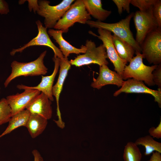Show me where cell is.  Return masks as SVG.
Segmentation results:
<instances>
[{
  "label": "cell",
  "instance_id": "1",
  "mask_svg": "<svg viewBox=\"0 0 161 161\" xmlns=\"http://www.w3.org/2000/svg\"><path fill=\"white\" fill-rule=\"evenodd\" d=\"M134 13L129 14L126 18L118 22L108 23L97 21L89 20L86 23L91 28L108 30L119 38L131 45L135 50V53H141V48L134 37L130 28V22Z\"/></svg>",
  "mask_w": 161,
  "mask_h": 161
},
{
  "label": "cell",
  "instance_id": "2",
  "mask_svg": "<svg viewBox=\"0 0 161 161\" xmlns=\"http://www.w3.org/2000/svg\"><path fill=\"white\" fill-rule=\"evenodd\" d=\"M45 50L34 61L29 62H20L13 61L11 64L10 74L5 80L4 85L7 87L10 83L16 78L21 76L43 75L47 72L48 69L44 63V59L47 54Z\"/></svg>",
  "mask_w": 161,
  "mask_h": 161
},
{
  "label": "cell",
  "instance_id": "3",
  "mask_svg": "<svg viewBox=\"0 0 161 161\" xmlns=\"http://www.w3.org/2000/svg\"><path fill=\"white\" fill-rule=\"evenodd\" d=\"M129 61L128 65L124 68L122 78L126 80L129 78H134L138 80L144 81L149 86L155 85L153 80L152 73L157 68V65L151 66L144 64L143 62L144 57L141 53H136Z\"/></svg>",
  "mask_w": 161,
  "mask_h": 161
},
{
  "label": "cell",
  "instance_id": "4",
  "mask_svg": "<svg viewBox=\"0 0 161 161\" xmlns=\"http://www.w3.org/2000/svg\"><path fill=\"white\" fill-rule=\"evenodd\" d=\"M91 17L87 11L83 0H75L54 28L63 33L68 32L69 28L76 23L86 24Z\"/></svg>",
  "mask_w": 161,
  "mask_h": 161
},
{
  "label": "cell",
  "instance_id": "5",
  "mask_svg": "<svg viewBox=\"0 0 161 161\" xmlns=\"http://www.w3.org/2000/svg\"><path fill=\"white\" fill-rule=\"evenodd\" d=\"M75 1L63 0L57 5L51 6L49 1L38 0L39 7L36 13L44 18L45 27L52 29Z\"/></svg>",
  "mask_w": 161,
  "mask_h": 161
},
{
  "label": "cell",
  "instance_id": "6",
  "mask_svg": "<svg viewBox=\"0 0 161 161\" xmlns=\"http://www.w3.org/2000/svg\"><path fill=\"white\" fill-rule=\"evenodd\" d=\"M85 46L86 48V52L69 61L71 65L80 67L91 64H97L99 66L109 64L106 49L103 44L97 47L94 41L87 40Z\"/></svg>",
  "mask_w": 161,
  "mask_h": 161
},
{
  "label": "cell",
  "instance_id": "7",
  "mask_svg": "<svg viewBox=\"0 0 161 161\" xmlns=\"http://www.w3.org/2000/svg\"><path fill=\"white\" fill-rule=\"evenodd\" d=\"M152 7L145 11H137L134 14L133 20L136 30L135 40L140 46L146 36L159 27L153 14Z\"/></svg>",
  "mask_w": 161,
  "mask_h": 161
},
{
  "label": "cell",
  "instance_id": "8",
  "mask_svg": "<svg viewBox=\"0 0 161 161\" xmlns=\"http://www.w3.org/2000/svg\"><path fill=\"white\" fill-rule=\"evenodd\" d=\"M141 53L150 64H161V28L148 34L140 46Z\"/></svg>",
  "mask_w": 161,
  "mask_h": 161
},
{
  "label": "cell",
  "instance_id": "9",
  "mask_svg": "<svg viewBox=\"0 0 161 161\" xmlns=\"http://www.w3.org/2000/svg\"><path fill=\"white\" fill-rule=\"evenodd\" d=\"M99 35H97L91 31L89 33L100 40L105 47L108 58L113 64L114 70L122 78L126 64L120 57L116 50L112 40V32L106 30L98 29Z\"/></svg>",
  "mask_w": 161,
  "mask_h": 161
},
{
  "label": "cell",
  "instance_id": "10",
  "mask_svg": "<svg viewBox=\"0 0 161 161\" xmlns=\"http://www.w3.org/2000/svg\"><path fill=\"white\" fill-rule=\"evenodd\" d=\"M38 30L37 35L27 44L21 47L16 49H13L10 52L11 55L13 56L17 52H21L25 49L34 46H45L51 48L53 51L54 57L60 59H63L64 56L60 50L52 42L48 35L47 29L44 27L43 24L39 20L36 21Z\"/></svg>",
  "mask_w": 161,
  "mask_h": 161
},
{
  "label": "cell",
  "instance_id": "11",
  "mask_svg": "<svg viewBox=\"0 0 161 161\" xmlns=\"http://www.w3.org/2000/svg\"><path fill=\"white\" fill-rule=\"evenodd\" d=\"M122 93L148 94L152 95L155 102L161 107V90H154L147 87L144 82L134 78H129L124 81L121 87L114 92V96H118Z\"/></svg>",
  "mask_w": 161,
  "mask_h": 161
},
{
  "label": "cell",
  "instance_id": "12",
  "mask_svg": "<svg viewBox=\"0 0 161 161\" xmlns=\"http://www.w3.org/2000/svg\"><path fill=\"white\" fill-rule=\"evenodd\" d=\"M21 93L7 97L6 99L12 111V116L26 109L27 107L41 92L32 89H26Z\"/></svg>",
  "mask_w": 161,
  "mask_h": 161
},
{
  "label": "cell",
  "instance_id": "13",
  "mask_svg": "<svg viewBox=\"0 0 161 161\" xmlns=\"http://www.w3.org/2000/svg\"><path fill=\"white\" fill-rule=\"evenodd\" d=\"M71 66V65L68 58H64L63 59H60L59 76L56 83L52 87V95L56 99L57 103V114L58 117V120H54V121L57 126L59 127H63L65 124L62 120L60 110L59 97L62 89L64 81Z\"/></svg>",
  "mask_w": 161,
  "mask_h": 161
},
{
  "label": "cell",
  "instance_id": "14",
  "mask_svg": "<svg viewBox=\"0 0 161 161\" xmlns=\"http://www.w3.org/2000/svg\"><path fill=\"white\" fill-rule=\"evenodd\" d=\"M53 60L54 62V67L53 72L50 75L44 76L41 75V82L37 86H29L22 84L18 85L17 88L20 90H24L26 89H37L45 94L51 101L54 100L52 89L54 81L57 74L60 64V59L54 57Z\"/></svg>",
  "mask_w": 161,
  "mask_h": 161
},
{
  "label": "cell",
  "instance_id": "15",
  "mask_svg": "<svg viewBox=\"0 0 161 161\" xmlns=\"http://www.w3.org/2000/svg\"><path fill=\"white\" fill-rule=\"evenodd\" d=\"M99 74L96 79L94 80L91 86L98 89L103 86L109 84L117 86L118 87H121L124 80L116 72L110 69L107 65L103 64L100 66Z\"/></svg>",
  "mask_w": 161,
  "mask_h": 161
},
{
  "label": "cell",
  "instance_id": "16",
  "mask_svg": "<svg viewBox=\"0 0 161 161\" xmlns=\"http://www.w3.org/2000/svg\"><path fill=\"white\" fill-rule=\"evenodd\" d=\"M52 102L44 94L41 92L27 107L26 109L31 114H38L47 120L52 116Z\"/></svg>",
  "mask_w": 161,
  "mask_h": 161
},
{
  "label": "cell",
  "instance_id": "17",
  "mask_svg": "<svg viewBox=\"0 0 161 161\" xmlns=\"http://www.w3.org/2000/svg\"><path fill=\"white\" fill-rule=\"evenodd\" d=\"M47 32L58 44L64 58H67L70 54H78L86 52V48L85 45H82L80 48H78L65 40L62 36L63 32L62 31L51 29H49Z\"/></svg>",
  "mask_w": 161,
  "mask_h": 161
},
{
  "label": "cell",
  "instance_id": "18",
  "mask_svg": "<svg viewBox=\"0 0 161 161\" xmlns=\"http://www.w3.org/2000/svg\"><path fill=\"white\" fill-rule=\"evenodd\" d=\"M88 13L97 21L103 22L109 16L110 10L104 9L101 0H83Z\"/></svg>",
  "mask_w": 161,
  "mask_h": 161
},
{
  "label": "cell",
  "instance_id": "19",
  "mask_svg": "<svg viewBox=\"0 0 161 161\" xmlns=\"http://www.w3.org/2000/svg\"><path fill=\"white\" fill-rule=\"evenodd\" d=\"M48 120L36 114H31L27 123L26 127L32 138L39 135L47 127Z\"/></svg>",
  "mask_w": 161,
  "mask_h": 161
},
{
  "label": "cell",
  "instance_id": "20",
  "mask_svg": "<svg viewBox=\"0 0 161 161\" xmlns=\"http://www.w3.org/2000/svg\"><path fill=\"white\" fill-rule=\"evenodd\" d=\"M112 40L120 57L126 64L129 62L135 53V50L133 47L114 34L112 35Z\"/></svg>",
  "mask_w": 161,
  "mask_h": 161
},
{
  "label": "cell",
  "instance_id": "21",
  "mask_svg": "<svg viewBox=\"0 0 161 161\" xmlns=\"http://www.w3.org/2000/svg\"><path fill=\"white\" fill-rule=\"evenodd\" d=\"M30 114V112L27 109H25L12 116L8 122L7 127L0 135V138L19 127H26Z\"/></svg>",
  "mask_w": 161,
  "mask_h": 161
},
{
  "label": "cell",
  "instance_id": "22",
  "mask_svg": "<svg viewBox=\"0 0 161 161\" xmlns=\"http://www.w3.org/2000/svg\"><path fill=\"white\" fill-rule=\"evenodd\" d=\"M134 143L137 145L144 146L145 156H149L153 152L157 151L161 153V143L155 140L150 135L138 138Z\"/></svg>",
  "mask_w": 161,
  "mask_h": 161
},
{
  "label": "cell",
  "instance_id": "23",
  "mask_svg": "<svg viewBox=\"0 0 161 161\" xmlns=\"http://www.w3.org/2000/svg\"><path fill=\"white\" fill-rule=\"evenodd\" d=\"M123 157L124 161H141L142 155L138 145L129 142L125 146Z\"/></svg>",
  "mask_w": 161,
  "mask_h": 161
},
{
  "label": "cell",
  "instance_id": "24",
  "mask_svg": "<svg viewBox=\"0 0 161 161\" xmlns=\"http://www.w3.org/2000/svg\"><path fill=\"white\" fill-rule=\"evenodd\" d=\"M12 116L11 109L6 98L0 100V126L9 122Z\"/></svg>",
  "mask_w": 161,
  "mask_h": 161
},
{
  "label": "cell",
  "instance_id": "25",
  "mask_svg": "<svg viewBox=\"0 0 161 161\" xmlns=\"http://www.w3.org/2000/svg\"><path fill=\"white\" fill-rule=\"evenodd\" d=\"M156 0H131L130 4L138 8L140 11H144L152 7Z\"/></svg>",
  "mask_w": 161,
  "mask_h": 161
},
{
  "label": "cell",
  "instance_id": "26",
  "mask_svg": "<svg viewBox=\"0 0 161 161\" xmlns=\"http://www.w3.org/2000/svg\"><path fill=\"white\" fill-rule=\"evenodd\" d=\"M112 1L116 5L119 14L122 13L123 10L126 11L128 13H130L131 0H113Z\"/></svg>",
  "mask_w": 161,
  "mask_h": 161
},
{
  "label": "cell",
  "instance_id": "27",
  "mask_svg": "<svg viewBox=\"0 0 161 161\" xmlns=\"http://www.w3.org/2000/svg\"><path fill=\"white\" fill-rule=\"evenodd\" d=\"M152 13L159 27L161 28V0H156L152 7Z\"/></svg>",
  "mask_w": 161,
  "mask_h": 161
},
{
  "label": "cell",
  "instance_id": "28",
  "mask_svg": "<svg viewBox=\"0 0 161 161\" xmlns=\"http://www.w3.org/2000/svg\"><path fill=\"white\" fill-rule=\"evenodd\" d=\"M152 75L155 85L158 86V90H161V64L157 65V68L152 72Z\"/></svg>",
  "mask_w": 161,
  "mask_h": 161
},
{
  "label": "cell",
  "instance_id": "29",
  "mask_svg": "<svg viewBox=\"0 0 161 161\" xmlns=\"http://www.w3.org/2000/svg\"><path fill=\"white\" fill-rule=\"evenodd\" d=\"M149 135L153 138L159 139L161 138V120L158 126L155 127L152 126L148 130Z\"/></svg>",
  "mask_w": 161,
  "mask_h": 161
},
{
  "label": "cell",
  "instance_id": "30",
  "mask_svg": "<svg viewBox=\"0 0 161 161\" xmlns=\"http://www.w3.org/2000/svg\"><path fill=\"white\" fill-rule=\"evenodd\" d=\"M8 4L4 0H0V13L1 14H6L9 12Z\"/></svg>",
  "mask_w": 161,
  "mask_h": 161
},
{
  "label": "cell",
  "instance_id": "31",
  "mask_svg": "<svg viewBox=\"0 0 161 161\" xmlns=\"http://www.w3.org/2000/svg\"><path fill=\"white\" fill-rule=\"evenodd\" d=\"M28 2V7L30 12L32 9L35 13L36 12L38 9L39 6L38 0H27Z\"/></svg>",
  "mask_w": 161,
  "mask_h": 161
},
{
  "label": "cell",
  "instance_id": "32",
  "mask_svg": "<svg viewBox=\"0 0 161 161\" xmlns=\"http://www.w3.org/2000/svg\"><path fill=\"white\" fill-rule=\"evenodd\" d=\"M147 161H161V153L157 151L153 152Z\"/></svg>",
  "mask_w": 161,
  "mask_h": 161
},
{
  "label": "cell",
  "instance_id": "33",
  "mask_svg": "<svg viewBox=\"0 0 161 161\" xmlns=\"http://www.w3.org/2000/svg\"><path fill=\"white\" fill-rule=\"evenodd\" d=\"M32 153L34 158V161H44L40 153L37 150H33L32 151Z\"/></svg>",
  "mask_w": 161,
  "mask_h": 161
},
{
  "label": "cell",
  "instance_id": "34",
  "mask_svg": "<svg viewBox=\"0 0 161 161\" xmlns=\"http://www.w3.org/2000/svg\"><path fill=\"white\" fill-rule=\"evenodd\" d=\"M0 89H1V88L0 87Z\"/></svg>",
  "mask_w": 161,
  "mask_h": 161
}]
</instances>
